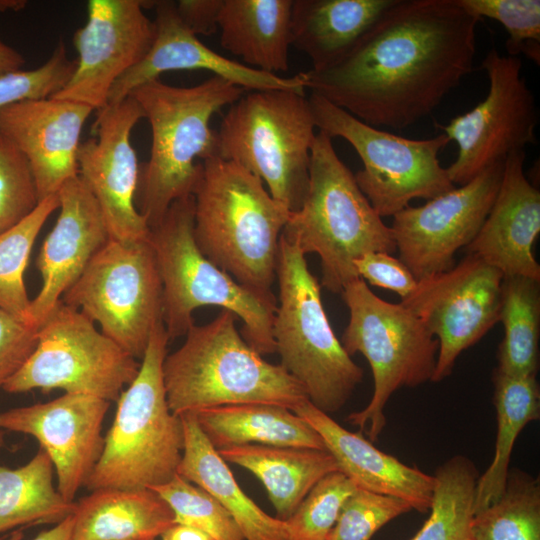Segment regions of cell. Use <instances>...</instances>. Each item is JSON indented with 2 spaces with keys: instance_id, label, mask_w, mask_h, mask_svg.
<instances>
[{
  "instance_id": "bcb514c9",
  "label": "cell",
  "mask_w": 540,
  "mask_h": 540,
  "mask_svg": "<svg viewBox=\"0 0 540 540\" xmlns=\"http://www.w3.org/2000/svg\"><path fill=\"white\" fill-rule=\"evenodd\" d=\"M73 531V515H69L61 522L55 524L54 527L41 531L36 537L31 540H72ZM23 533L21 530H15L7 538V540H22Z\"/></svg>"
},
{
  "instance_id": "d6a6232c",
  "label": "cell",
  "mask_w": 540,
  "mask_h": 540,
  "mask_svg": "<svg viewBox=\"0 0 540 540\" xmlns=\"http://www.w3.org/2000/svg\"><path fill=\"white\" fill-rule=\"evenodd\" d=\"M499 322L504 337L497 369L510 375H537L540 340V281L504 276Z\"/></svg>"
},
{
  "instance_id": "4fadbf2b",
  "label": "cell",
  "mask_w": 540,
  "mask_h": 540,
  "mask_svg": "<svg viewBox=\"0 0 540 540\" xmlns=\"http://www.w3.org/2000/svg\"><path fill=\"white\" fill-rule=\"evenodd\" d=\"M140 363L98 330L88 317L60 300L37 328V343L22 367L2 386L8 393L33 389L116 401Z\"/></svg>"
},
{
  "instance_id": "6da1fadb",
  "label": "cell",
  "mask_w": 540,
  "mask_h": 540,
  "mask_svg": "<svg viewBox=\"0 0 540 540\" xmlns=\"http://www.w3.org/2000/svg\"><path fill=\"white\" fill-rule=\"evenodd\" d=\"M479 20L458 0H395L344 56L304 72L306 90L370 126L407 128L474 70Z\"/></svg>"
},
{
  "instance_id": "f35d334b",
  "label": "cell",
  "mask_w": 540,
  "mask_h": 540,
  "mask_svg": "<svg viewBox=\"0 0 540 540\" xmlns=\"http://www.w3.org/2000/svg\"><path fill=\"white\" fill-rule=\"evenodd\" d=\"M477 17L498 21L507 31L508 56L524 54L535 64L540 62L539 0H458Z\"/></svg>"
},
{
  "instance_id": "83f0119b",
  "label": "cell",
  "mask_w": 540,
  "mask_h": 540,
  "mask_svg": "<svg viewBox=\"0 0 540 540\" xmlns=\"http://www.w3.org/2000/svg\"><path fill=\"white\" fill-rule=\"evenodd\" d=\"M292 5L293 0H224L218 18L221 46L248 67L286 72Z\"/></svg>"
},
{
  "instance_id": "277c9868",
  "label": "cell",
  "mask_w": 540,
  "mask_h": 540,
  "mask_svg": "<svg viewBox=\"0 0 540 540\" xmlns=\"http://www.w3.org/2000/svg\"><path fill=\"white\" fill-rule=\"evenodd\" d=\"M227 310L209 323L193 324L183 344L162 365L170 410L182 416L234 404L262 403L293 410L308 399L279 364L263 359L236 328Z\"/></svg>"
},
{
  "instance_id": "5bb4252c",
  "label": "cell",
  "mask_w": 540,
  "mask_h": 540,
  "mask_svg": "<svg viewBox=\"0 0 540 540\" xmlns=\"http://www.w3.org/2000/svg\"><path fill=\"white\" fill-rule=\"evenodd\" d=\"M481 68L489 80L485 99L448 124L437 125L458 146L456 160L446 168L454 185L466 184L510 153L536 143L538 110L520 58L490 50Z\"/></svg>"
},
{
  "instance_id": "ee69618b",
  "label": "cell",
  "mask_w": 540,
  "mask_h": 540,
  "mask_svg": "<svg viewBox=\"0 0 540 540\" xmlns=\"http://www.w3.org/2000/svg\"><path fill=\"white\" fill-rule=\"evenodd\" d=\"M37 343V329L0 308V388L22 367Z\"/></svg>"
},
{
  "instance_id": "f546056e",
  "label": "cell",
  "mask_w": 540,
  "mask_h": 540,
  "mask_svg": "<svg viewBox=\"0 0 540 540\" xmlns=\"http://www.w3.org/2000/svg\"><path fill=\"white\" fill-rule=\"evenodd\" d=\"M197 422L218 451L258 444L326 450L321 436L302 417L279 405H223L195 413Z\"/></svg>"
},
{
  "instance_id": "8fae6325",
  "label": "cell",
  "mask_w": 540,
  "mask_h": 540,
  "mask_svg": "<svg viewBox=\"0 0 540 540\" xmlns=\"http://www.w3.org/2000/svg\"><path fill=\"white\" fill-rule=\"evenodd\" d=\"M308 101L315 127L331 139L343 138L357 152L364 167L354 174L356 182L381 217L455 187L438 158L450 142L444 133L408 139L370 126L318 95L310 93Z\"/></svg>"
},
{
  "instance_id": "ac0fdd59",
  "label": "cell",
  "mask_w": 540,
  "mask_h": 540,
  "mask_svg": "<svg viewBox=\"0 0 540 540\" xmlns=\"http://www.w3.org/2000/svg\"><path fill=\"white\" fill-rule=\"evenodd\" d=\"M141 118L144 113L131 96L107 104L97 111L92 137L77 152L78 176L96 199L111 239L138 241L150 234L135 203L140 166L130 140Z\"/></svg>"
},
{
  "instance_id": "44dd1931",
  "label": "cell",
  "mask_w": 540,
  "mask_h": 540,
  "mask_svg": "<svg viewBox=\"0 0 540 540\" xmlns=\"http://www.w3.org/2000/svg\"><path fill=\"white\" fill-rule=\"evenodd\" d=\"M155 38L146 56L113 85L107 104H115L137 87L168 71L207 70L244 90L291 89L305 93L301 72L291 77L265 73L208 48L181 21L176 2H155Z\"/></svg>"
},
{
  "instance_id": "d4e9b609",
  "label": "cell",
  "mask_w": 540,
  "mask_h": 540,
  "mask_svg": "<svg viewBox=\"0 0 540 540\" xmlns=\"http://www.w3.org/2000/svg\"><path fill=\"white\" fill-rule=\"evenodd\" d=\"M180 417L184 448L177 474L212 495L233 516L245 540H287L286 521L264 512L243 492L226 461L202 432L195 413Z\"/></svg>"
},
{
  "instance_id": "3957f363",
  "label": "cell",
  "mask_w": 540,
  "mask_h": 540,
  "mask_svg": "<svg viewBox=\"0 0 540 540\" xmlns=\"http://www.w3.org/2000/svg\"><path fill=\"white\" fill-rule=\"evenodd\" d=\"M244 91L212 76L191 87L155 79L130 93L151 127L150 157L140 168L137 189V209L150 229L162 221L173 202L193 195L201 161L218 157L210 120Z\"/></svg>"
},
{
  "instance_id": "d6986e66",
  "label": "cell",
  "mask_w": 540,
  "mask_h": 540,
  "mask_svg": "<svg viewBox=\"0 0 540 540\" xmlns=\"http://www.w3.org/2000/svg\"><path fill=\"white\" fill-rule=\"evenodd\" d=\"M109 406L101 398L64 393L48 402L0 412V430L34 437L53 464L57 490L66 501L75 502L101 456Z\"/></svg>"
},
{
  "instance_id": "484cf974",
  "label": "cell",
  "mask_w": 540,
  "mask_h": 540,
  "mask_svg": "<svg viewBox=\"0 0 540 540\" xmlns=\"http://www.w3.org/2000/svg\"><path fill=\"white\" fill-rule=\"evenodd\" d=\"M395 0H293L291 46L312 70L344 56Z\"/></svg>"
},
{
  "instance_id": "8d00e7d4",
  "label": "cell",
  "mask_w": 540,
  "mask_h": 540,
  "mask_svg": "<svg viewBox=\"0 0 540 540\" xmlns=\"http://www.w3.org/2000/svg\"><path fill=\"white\" fill-rule=\"evenodd\" d=\"M152 490L172 509L175 523L197 528L214 540H245L233 516L212 495L178 474Z\"/></svg>"
},
{
  "instance_id": "cb8c5ba5",
  "label": "cell",
  "mask_w": 540,
  "mask_h": 540,
  "mask_svg": "<svg viewBox=\"0 0 540 540\" xmlns=\"http://www.w3.org/2000/svg\"><path fill=\"white\" fill-rule=\"evenodd\" d=\"M292 411L316 430L339 471L357 488L393 496L420 513L429 512L435 488L434 475L379 450L360 432L345 429L308 399Z\"/></svg>"
},
{
  "instance_id": "8992f818",
  "label": "cell",
  "mask_w": 540,
  "mask_h": 540,
  "mask_svg": "<svg viewBox=\"0 0 540 540\" xmlns=\"http://www.w3.org/2000/svg\"><path fill=\"white\" fill-rule=\"evenodd\" d=\"M168 341L162 323L150 337L138 374L116 400L101 456L85 484L89 490L152 489L177 475L184 431L163 382Z\"/></svg>"
},
{
  "instance_id": "60d3db41",
  "label": "cell",
  "mask_w": 540,
  "mask_h": 540,
  "mask_svg": "<svg viewBox=\"0 0 540 540\" xmlns=\"http://www.w3.org/2000/svg\"><path fill=\"white\" fill-rule=\"evenodd\" d=\"M39 202L28 161L0 134V234L28 217Z\"/></svg>"
},
{
  "instance_id": "1f68e13d",
  "label": "cell",
  "mask_w": 540,
  "mask_h": 540,
  "mask_svg": "<svg viewBox=\"0 0 540 540\" xmlns=\"http://www.w3.org/2000/svg\"><path fill=\"white\" fill-rule=\"evenodd\" d=\"M3 434L0 432V447ZM53 464L40 449L23 466L0 464V534L24 525L57 524L73 514L53 483Z\"/></svg>"
},
{
  "instance_id": "c3c4849f",
  "label": "cell",
  "mask_w": 540,
  "mask_h": 540,
  "mask_svg": "<svg viewBox=\"0 0 540 540\" xmlns=\"http://www.w3.org/2000/svg\"><path fill=\"white\" fill-rule=\"evenodd\" d=\"M161 540H214L207 533L189 525L174 523L161 535Z\"/></svg>"
},
{
  "instance_id": "603a6c76",
  "label": "cell",
  "mask_w": 540,
  "mask_h": 540,
  "mask_svg": "<svg viewBox=\"0 0 540 540\" xmlns=\"http://www.w3.org/2000/svg\"><path fill=\"white\" fill-rule=\"evenodd\" d=\"M524 150L510 153L493 205L474 239L466 246L503 276L540 281L533 245L540 232V191L524 173Z\"/></svg>"
},
{
  "instance_id": "b9f144b4",
  "label": "cell",
  "mask_w": 540,
  "mask_h": 540,
  "mask_svg": "<svg viewBox=\"0 0 540 540\" xmlns=\"http://www.w3.org/2000/svg\"><path fill=\"white\" fill-rule=\"evenodd\" d=\"M75 67L76 61L69 59L65 44L60 39L41 66L0 75V109L23 100L53 96L69 81Z\"/></svg>"
},
{
  "instance_id": "f907efd6",
  "label": "cell",
  "mask_w": 540,
  "mask_h": 540,
  "mask_svg": "<svg viewBox=\"0 0 540 540\" xmlns=\"http://www.w3.org/2000/svg\"><path fill=\"white\" fill-rule=\"evenodd\" d=\"M7 536H0V540H5Z\"/></svg>"
},
{
  "instance_id": "5b68a950",
  "label": "cell",
  "mask_w": 540,
  "mask_h": 540,
  "mask_svg": "<svg viewBox=\"0 0 540 540\" xmlns=\"http://www.w3.org/2000/svg\"><path fill=\"white\" fill-rule=\"evenodd\" d=\"M281 236L304 255L319 256L321 286L334 294L360 278L356 259L370 252L396 251L391 228L360 190L332 139L320 131L311 147L306 198L299 210L290 212Z\"/></svg>"
},
{
  "instance_id": "836d02e7",
  "label": "cell",
  "mask_w": 540,
  "mask_h": 540,
  "mask_svg": "<svg viewBox=\"0 0 540 540\" xmlns=\"http://www.w3.org/2000/svg\"><path fill=\"white\" fill-rule=\"evenodd\" d=\"M429 517L411 540H470L479 473L464 455L441 464L435 474Z\"/></svg>"
},
{
  "instance_id": "7c38bea8",
  "label": "cell",
  "mask_w": 540,
  "mask_h": 540,
  "mask_svg": "<svg viewBox=\"0 0 540 540\" xmlns=\"http://www.w3.org/2000/svg\"><path fill=\"white\" fill-rule=\"evenodd\" d=\"M61 300L141 361L153 331L163 323L162 284L149 237L109 238Z\"/></svg>"
},
{
  "instance_id": "7402d4cb",
  "label": "cell",
  "mask_w": 540,
  "mask_h": 540,
  "mask_svg": "<svg viewBox=\"0 0 540 540\" xmlns=\"http://www.w3.org/2000/svg\"><path fill=\"white\" fill-rule=\"evenodd\" d=\"M57 195L59 215L36 260L42 284L30 303L35 329L110 238L100 207L79 176L65 182Z\"/></svg>"
},
{
  "instance_id": "e0dca14e",
  "label": "cell",
  "mask_w": 540,
  "mask_h": 540,
  "mask_svg": "<svg viewBox=\"0 0 540 540\" xmlns=\"http://www.w3.org/2000/svg\"><path fill=\"white\" fill-rule=\"evenodd\" d=\"M156 1L89 0L87 22L77 29L78 53L74 73L51 97L71 100L100 110L107 105L115 82L149 52L155 24L144 12Z\"/></svg>"
},
{
  "instance_id": "2e32d148",
  "label": "cell",
  "mask_w": 540,
  "mask_h": 540,
  "mask_svg": "<svg viewBox=\"0 0 540 540\" xmlns=\"http://www.w3.org/2000/svg\"><path fill=\"white\" fill-rule=\"evenodd\" d=\"M504 162L422 206L409 205L393 216L390 228L399 259L417 280L454 267L455 253L474 239L493 205Z\"/></svg>"
},
{
  "instance_id": "ab89813d",
  "label": "cell",
  "mask_w": 540,
  "mask_h": 540,
  "mask_svg": "<svg viewBox=\"0 0 540 540\" xmlns=\"http://www.w3.org/2000/svg\"><path fill=\"white\" fill-rule=\"evenodd\" d=\"M412 507L402 499L356 488L344 502L328 540H370Z\"/></svg>"
},
{
  "instance_id": "30bf717a",
  "label": "cell",
  "mask_w": 540,
  "mask_h": 540,
  "mask_svg": "<svg viewBox=\"0 0 540 540\" xmlns=\"http://www.w3.org/2000/svg\"><path fill=\"white\" fill-rule=\"evenodd\" d=\"M349 321L341 344L350 355L361 353L373 376V394L362 410L347 420L360 431L366 429L376 442L386 426L385 407L395 391L431 381L438 354V341L420 319L401 303L387 302L357 278L341 292Z\"/></svg>"
},
{
  "instance_id": "681fc988",
  "label": "cell",
  "mask_w": 540,
  "mask_h": 540,
  "mask_svg": "<svg viewBox=\"0 0 540 540\" xmlns=\"http://www.w3.org/2000/svg\"><path fill=\"white\" fill-rule=\"evenodd\" d=\"M27 5L25 0H0V12L20 11Z\"/></svg>"
},
{
  "instance_id": "816d5d0a",
  "label": "cell",
  "mask_w": 540,
  "mask_h": 540,
  "mask_svg": "<svg viewBox=\"0 0 540 540\" xmlns=\"http://www.w3.org/2000/svg\"><path fill=\"white\" fill-rule=\"evenodd\" d=\"M149 540H156V539H149Z\"/></svg>"
},
{
  "instance_id": "4316f807",
  "label": "cell",
  "mask_w": 540,
  "mask_h": 540,
  "mask_svg": "<svg viewBox=\"0 0 540 540\" xmlns=\"http://www.w3.org/2000/svg\"><path fill=\"white\" fill-rule=\"evenodd\" d=\"M72 515V540L156 539L175 523L169 505L148 488L93 490Z\"/></svg>"
},
{
  "instance_id": "7dc6e473",
  "label": "cell",
  "mask_w": 540,
  "mask_h": 540,
  "mask_svg": "<svg viewBox=\"0 0 540 540\" xmlns=\"http://www.w3.org/2000/svg\"><path fill=\"white\" fill-rule=\"evenodd\" d=\"M25 62L21 52L0 37V75L23 69Z\"/></svg>"
},
{
  "instance_id": "ba28073f",
  "label": "cell",
  "mask_w": 540,
  "mask_h": 540,
  "mask_svg": "<svg viewBox=\"0 0 540 540\" xmlns=\"http://www.w3.org/2000/svg\"><path fill=\"white\" fill-rule=\"evenodd\" d=\"M315 129L305 93L252 90L224 114L216 131L218 157L257 176L276 201L295 212L309 189Z\"/></svg>"
},
{
  "instance_id": "52a82bcc",
  "label": "cell",
  "mask_w": 540,
  "mask_h": 540,
  "mask_svg": "<svg viewBox=\"0 0 540 540\" xmlns=\"http://www.w3.org/2000/svg\"><path fill=\"white\" fill-rule=\"evenodd\" d=\"M193 227L191 195L173 202L162 221L150 229L169 340L185 336L194 324L196 309L218 306L242 320L241 335L254 350L261 355L274 353L277 299L258 295L213 264L197 247Z\"/></svg>"
},
{
  "instance_id": "74e56055",
  "label": "cell",
  "mask_w": 540,
  "mask_h": 540,
  "mask_svg": "<svg viewBox=\"0 0 540 540\" xmlns=\"http://www.w3.org/2000/svg\"><path fill=\"white\" fill-rule=\"evenodd\" d=\"M356 488L340 471L322 478L285 520L287 540H328L344 502Z\"/></svg>"
},
{
  "instance_id": "4dcf8cb0",
  "label": "cell",
  "mask_w": 540,
  "mask_h": 540,
  "mask_svg": "<svg viewBox=\"0 0 540 540\" xmlns=\"http://www.w3.org/2000/svg\"><path fill=\"white\" fill-rule=\"evenodd\" d=\"M493 385L497 421L495 448L490 465L477 480L474 513L500 497L510 471L515 441L526 425L540 417V388L536 375H510L496 368Z\"/></svg>"
},
{
  "instance_id": "7a4b0ae2",
  "label": "cell",
  "mask_w": 540,
  "mask_h": 540,
  "mask_svg": "<svg viewBox=\"0 0 540 540\" xmlns=\"http://www.w3.org/2000/svg\"><path fill=\"white\" fill-rule=\"evenodd\" d=\"M193 196L202 254L242 286L276 300L279 241L290 211L257 176L220 157L201 161Z\"/></svg>"
},
{
  "instance_id": "f6af8a7d",
  "label": "cell",
  "mask_w": 540,
  "mask_h": 540,
  "mask_svg": "<svg viewBox=\"0 0 540 540\" xmlns=\"http://www.w3.org/2000/svg\"><path fill=\"white\" fill-rule=\"evenodd\" d=\"M224 0H179L177 13L183 24L196 36L218 30V18Z\"/></svg>"
},
{
  "instance_id": "ffe728a7",
  "label": "cell",
  "mask_w": 540,
  "mask_h": 540,
  "mask_svg": "<svg viewBox=\"0 0 540 540\" xmlns=\"http://www.w3.org/2000/svg\"><path fill=\"white\" fill-rule=\"evenodd\" d=\"M92 111L85 104L54 97L0 109V134L28 161L40 201L78 176L80 136Z\"/></svg>"
},
{
  "instance_id": "9a60e30c",
  "label": "cell",
  "mask_w": 540,
  "mask_h": 540,
  "mask_svg": "<svg viewBox=\"0 0 540 540\" xmlns=\"http://www.w3.org/2000/svg\"><path fill=\"white\" fill-rule=\"evenodd\" d=\"M503 277L478 256L467 254L451 269L418 280L401 300L438 341L432 382L447 378L459 355L499 322Z\"/></svg>"
},
{
  "instance_id": "f1b7e54d",
  "label": "cell",
  "mask_w": 540,
  "mask_h": 540,
  "mask_svg": "<svg viewBox=\"0 0 540 540\" xmlns=\"http://www.w3.org/2000/svg\"><path fill=\"white\" fill-rule=\"evenodd\" d=\"M218 453L226 462L247 469L260 480L281 520L295 512L322 478L339 471L327 450L250 444Z\"/></svg>"
},
{
  "instance_id": "9c48e42d",
  "label": "cell",
  "mask_w": 540,
  "mask_h": 540,
  "mask_svg": "<svg viewBox=\"0 0 540 540\" xmlns=\"http://www.w3.org/2000/svg\"><path fill=\"white\" fill-rule=\"evenodd\" d=\"M279 286L273 320L280 365L302 386L311 404L339 411L362 382L363 369L333 331L321 298V285L305 255L282 236L276 266Z\"/></svg>"
},
{
  "instance_id": "e575fe53",
  "label": "cell",
  "mask_w": 540,
  "mask_h": 540,
  "mask_svg": "<svg viewBox=\"0 0 540 540\" xmlns=\"http://www.w3.org/2000/svg\"><path fill=\"white\" fill-rule=\"evenodd\" d=\"M470 540H540V481L510 469L500 497L474 513Z\"/></svg>"
},
{
  "instance_id": "d590c367",
  "label": "cell",
  "mask_w": 540,
  "mask_h": 540,
  "mask_svg": "<svg viewBox=\"0 0 540 540\" xmlns=\"http://www.w3.org/2000/svg\"><path fill=\"white\" fill-rule=\"evenodd\" d=\"M58 208L57 194L46 197L28 217L0 234V308L30 327L24 272L37 236Z\"/></svg>"
},
{
  "instance_id": "7bdbcfd3",
  "label": "cell",
  "mask_w": 540,
  "mask_h": 540,
  "mask_svg": "<svg viewBox=\"0 0 540 540\" xmlns=\"http://www.w3.org/2000/svg\"><path fill=\"white\" fill-rule=\"evenodd\" d=\"M358 276L371 285L389 289L407 298L416 288L418 280L400 260L385 252H370L354 261Z\"/></svg>"
}]
</instances>
